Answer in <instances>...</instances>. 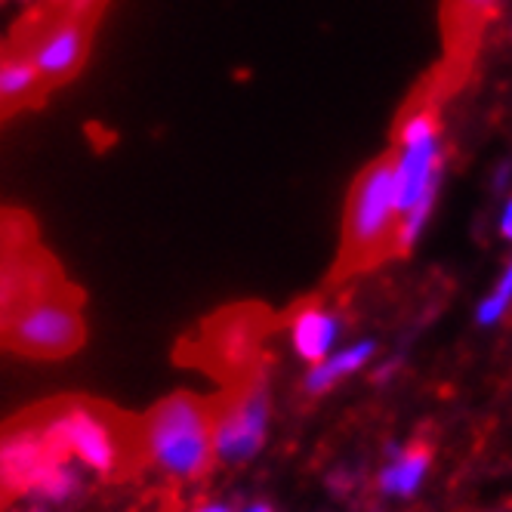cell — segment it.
Wrapping results in <instances>:
<instances>
[{"mask_svg":"<svg viewBox=\"0 0 512 512\" xmlns=\"http://www.w3.org/2000/svg\"><path fill=\"white\" fill-rule=\"evenodd\" d=\"M500 4V0H451L454 10V28L460 34H469L475 28H482L485 19L491 16V10Z\"/></svg>","mask_w":512,"mask_h":512,"instance_id":"cell-12","label":"cell"},{"mask_svg":"<svg viewBox=\"0 0 512 512\" xmlns=\"http://www.w3.org/2000/svg\"><path fill=\"white\" fill-rule=\"evenodd\" d=\"M238 512H275L269 503H247L244 509H238Z\"/></svg>","mask_w":512,"mask_h":512,"instance_id":"cell-16","label":"cell"},{"mask_svg":"<svg viewBox=\"0 0 512 512\" xmlns=\"http://www.w3.org/2000/svg\"><path fill=\"white\" fill-rule=\"evenodd\" d=\"M398 235V195L392 155L368 164L349 192L346 229H343V266H371L395 247Z\"/></svg>","mask_w":512,"mask_h":512,"instance_id":"cell-3","label":"cell"},{"mask_svg":"<svg viewBox=\"0 0 512 512\" xmlns=\"http://www.w3.org/2000/svg\"><path fill=\"white\" fill-rule=\"evenodd\" d=\"M84 56V28L78 22H65L34 47L31 62L38 68L41 81H59L71 68H78Z\"/></svg>","mask_w":512,"mask_h":512,"instance_id":"cell-8","label":"cell"},{"mask_svg":"<svg viewBox=\"0 0 512 512\" xmlns=\"http://www.w3.org/2000/svg\"><path fill=\"white\" fill-rule=\"evenodd\" d=\"M395 161V195H398V235L395 247L411 250L429 223L442 173V130L432 108L417 112L398 130Z\"/></svg>","mask_w":512,"mask_h":512,"instance_id":"cell-2","label":"cell"},{"mask_svg":"<svg viewBox=\"0 0 512 512\" xmlns=\"http://www.w3.org/2000/svg\"><path fill=\"white\" fill-rule=\"evenodd\" d=\"M145 454L173 482H195L210 469L213 414L192 392H173L149 411L142 426Z\"/></svg>","mask_w":512,"mask_h":512,"instance_id":"cell-1","label":"cell"},{"mask_svg":"<svg viewBox=\"0 0 512 512\" xmlns=\"http://www.w3.org/2000/svg\"><path fill=\"white\" fill-rule=\"evenodd\" d=\"M10 340L31 355H68L84 343V321L75 306L44 300L16 315Z\"/></svg>","mask_w":512,"mask_h":512,"instance_id":"cell-5","label":"cell"},{"mask_svg":"<svg viewBox=\"0 0 512 512\" xmlns=\"http://www.w3.org/2000/svg\"><path fill=\"white\" fill-rule=\"evenodd\" d=\"M426 469H429L426 451L392 448V463H386L380 472V491L389 497H411L420 488V482L426 479Z\"/></svg>","mask_w":512,"mask_h":512,"instance_id":"cell-10","label":"cell"},{"mask_svg":"<svg viewBox=\"0 0 512 512\" xmlns=\"http://www.w3.org/2000/svg\"><path fill=\"white\" fill-rule=\"evenodd\" d=\"M189 512H235V509H232V503H226V500H201V503L192 506Z\"/></svg>","mask_w":512,"mask_h":512,"instance_id":"cell-14","label":"cell"},{"mask_svg":"<svg viewBox=\"0 0 512 512\" xmlns=\"http://www.w3.org/2000/svg\"><path fill=\"white\" fill-rule=\"evenodd\" d=\"M269 417L272 398L263 380L235 392L223 405V411L213 417V457L226 466L250 463L266 445Z\"/></svg>","mask_w":512,"mask_h":512,"instance_id":"cell-4","label":"cell"},{"mask_svg":"<svg viewBox=\"0 0 512 512\" xmlns=\"http://www.w3.org/2000/svg\"><path fill=\"white\" fill-rule=\"evenodd\" d=\"M500 235L506 241H512V201H506L503 213H500Z\"/></svg>","mask_w":512,"mask_h":512,"instance_id":"cell-15","label":"cell"},{"mask_svg":"<svg viewBox=\"0 0 512 512\" xmlns=\"http://www.w3.org/2000/svg\"><path fill=\"white\" fill-rule=\"evenodd\" d=\"M337 337H340V318L324 306H315V303L303 306L290 318V346H294V352L309 364L331 355Z\"/></svg>","mask_w":512,"mask_h":512,"instance_id":"cell-7","label":"cell"},{"mask_svg":"<svg viewBox=\"0 0 512 512\" xmlns=\"http://www.w3.org/2000/svg\"><path fill=\"white\" fill-rule=\"evenodd\" d=\"M509 303H512V263L506 266L503 278L497 281L494 294H491V297H485V303L479 306V321H482V324H494V321H500V318H503V312L509 309Z\"/></svg>","mask_w":512,"mask_h":512,"instance_id":"cell-13","label":"cell"},{"mask_svg":"<svg viewBox=\"0 0 512 512\" xmlns=\"http://www.w3.org/2000/svg\"><path fill=\"white\" fill-rule=\"evenodd\" d=\"M0 475H4V472H0Z\"/></svg>","mask_w":512,"mask_h":512,"instance_id":"cell-17","label":"cell"},{"mask_svg":"<svg viewBox=\"0 0 512 512\" xmlns=\"http://www.w3.org/2000/svg\"><path fill=\"white\" fill-rule=\"evenodd\" d=\"M41 75L31 56H13L0 62V102H16L38 87Z\"/></svg>","mask_w":512,"mask_h":512,"instance_id":"cell-11","label":"cell"},{"mask_svg":"<svg viewBox=\"0 0 512 512\" xmlns=\"http://www.w3.org/2000/svg\"><path fill=\"white\" fill-rule=\"evenodd\" d=\"M377 352V343L364 340V343H355L349 349H340V352H331L327 358L315 361L309 374H306V392L318 395V392H327L331 386H337L340 380H346L349 374L361 371L364 364L371 361V355Z\"/></svg>","mask_w":512,"mask_h":512,"instance_id":"cell-9","label":"cell"},{"mask_svg":"<svg viewBox=\"0 0 512 512\" xmlns=\"http://www.w3.org/2000/svg\"><path fill=\"white\" fill-rule=\"evenodd\" d=\"M50 432L93 472L105 475L121 460L115 429L108 426V420L93 414L90 408H71L68 414H62L50 423Z\"/></svg>","mask_w":512,"mask_h":512,"instance_id":"cell-6","label":"cell"}]
</instances>
